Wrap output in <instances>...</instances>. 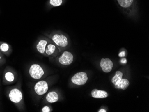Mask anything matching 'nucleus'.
I'll use <instances>...</instances> for the list:
<instances>
[{"mask_svg":"<svg viewBox=\"0 0 149 112\" xmlns=\"http://www.w3.org/2000/svg\"><path fill=\"white\" fill-rule=\"evenodd\" d=\"M88 76L85 72H79L74 74L71 79L72 82L77 85H83L87 83Z\"/></svg>","mask_w":149,"mask_h":112,"instance_id":"423d86ee","label":"nucleus"},{"mask_svg":"<svg viewBox=\"0 0 149 112\" xmlns=\"http://www.w3.org/2000/svg\"><path fill=\"white\" fill-rule=\"evenodd\" d=\"M49 89L48 83L44 80L39 81L34 85L35 93L38 96H42L47 93Z\"/></svg>","mask_w":149,"mask_h":112,"instance_id":"39448f33","label":"nucleus"},{"mask_svg":"<svg viewBox=\"0 0 149 112\" xmlns=\"http://www.w3.org/2000/svg\"><path fill=\"white\" fill-rule=\"evenodd\" d=\"M59 52H60V51L57 46L50 39L48 43L46 45L45 52L43 55L46 56H55Z\"/></svg>","mask_w":149,"mask_h":112,"instance_id":"0eeeda50","label":"nucleus"},{"mask_svg":"<svg viewBox=\"0 0 149 112\" xmlns=\"http://www.w3.org/2000/svg\"><path fill=\"white\" fill-rule=\"evenodd\" d=\"M129 85V81L126 79L122 78L116 84H114V87L116 89H120L125 90L127 89Z\"/></svg>","mask_w":149,"mask_h":112,"instance_id":"ddd939ff","label":"nucleus"},{"mask_svg":"<svg viewBox=\"0 0 149 112\" xmlns=\"http://www.w3.org/2000/svg\"><path fill=\"white\" fill-rule=\"evenodd\" d=\"M10 47L6 42H0V51L3 53H7L10 51Z\"/></svg>","mask_w":149,"mask_h":112,"instance_id":"dca6fc26","label":"nucleus"},{"mask_svg":"<svg viewBox=\"0 0 149 112\" xmlns=\"http://www.w3.org/2000/svg\"><path fill=\"white\" fill-rule=\"evenodd\" d=\"M91 95L93 98L97 99L105 98L108 96V93L106 91L97 89H93L91 92Z\"/></svg>","mask_w":149,"mask_h":112,"instance_id":"f8f14e48","label":"nucleus"},{"mask_svg":"<svg viewBox=\"0 0 149 112\" xmlns=\"http://www.w3.org/2000/svg\"><path fill=\"white\" fill-rule=\"evenodd\" d=\"M65 0H48L47 5L49 8L58 7L64 4Z\"/></svg>","mask_w":149,"mask_h":112,"instance_id":"4468645a","label":"nucleus"},{"mask_svg":"<svg viewBox=\"0 0 149 112\" xmlns=\"http://www.w3.org/2000/svg\"><path fill=\"white\" fill-rule=\"evenodd\" d=\"M115 1L119 7L128 15H132L136 12V0H115Z\"/></svg>","mask_w":149,"mask_h":112,"instance_id":"f03ea898","label":"nucleus"},{"mask_svg":"<svg viewBox=\"0 0 149 112\" xmlns=\"http://www.w3.org/2000/svg\"><path fill=\"white\" fill-rule=\"evenodd\" d=\"M9 97L11 102L16 104H23V96L22 92L17 88L11 89L9 93Z\"/></svg>","mask_w":149,"mask_h":112,"instance_id":"20e7f679","label":"nucleus"},{"mask_svg":"<svg viewBox=\"0 0 149 112\" xmlns=\"http://www.w3.org/2000/svg\"><path fill=\"white\" fill-rule=\"evenodd\" d=\"M100 66L104 72L109 73L113 69V62L109 58H102L100 61Z\"/></svg>","mask_w":149,"mask_h":112,"instance_id":"9d476101","label":"nucleus"},{"mask_svg":"<svg viewBox=\"0 0 149 112\" xmlns=\"http://www.w3.org/2000/svg\"><path fill=\"white\" fill-rule=\"evenodd\" d=\"M41 112H51V108L47 106H45L42 107L41 109Z\"/></svg>","mask_w":149,"mask_h":112,"instance_id":"a211bd4d","label":"nucleus"},{"mask_svg":"<svg viewBox=\"0 0 149 112\" xmlns=\"http://www.w3.org/2000/svg\"><path fill=\"white\" fill-rule=\"evenodd\" d=\"M99 112H107L105 109H101L100 110H99Z\"/></svg>","mask_w":149,"mask_h":112,"instance_id":"6ab92c4d","label":"nucleus"},{"mask_svg":"<svg viewBox=\"0 0 149 112\" xmlns=\"http://www.w3.org/2000/svg\"><path fill=\"white\" fill-rule=\"evenodd\" d=\"M123 72L120 71H117L116 72L115 75L112 79V82L114 85L123 78Z\"/></svg>","mask_w":149,"mask_h":112,"instance_id":"2eb2a0df","label":"nucleus"},{"mask_svg":"<svg viewBox=\"0 0 149 112\" xmlns=\"http://www.w3.org/2000/svg\"><path fill=\"white\" fill-rule=\"evenodd\" d=\"M2 59H3V56H2V54H1V51H0V61L2 60Z\"/></svg>","mask_w":149,"mask_h":112,"instance_id":"aec40b11","label":"nucleus"},{"mask_svg":"<svg viewBox=\"0 0 149 112\" xmlns=\"http://www.w3.org/2000/svg\"><path fill=\"white\" fill-rule=\"evenodd\" d=\"M29 74L32 78L38 80L43 77L45 72L41 65L37 63H33L31 64L29 67Z\"/></svg>","mask_w":149,"mask_h":112,"instance_id":"7ed1b4c3","label":"nucleus"},{"mask_svg":"<svg viewBox=\"0 0 149 112\" xmlns=\"http://www.w3.org/2000/svg\"><path fill=\"white\" fill-rule=\"evenodd\" d=\"M49 39L47 37L40 38L38 39L36 44V48L38 53L42 55H44L46 45L48 43Z\"/></svg>","mask_w":149,"mask_h":112,"instance_id":"1a4fd4ad","label":"nucleus"},{"mask_svg":"<svg viewBox=\"0 0 149 112\" xmlns=\"http://www.w3.org/2000/svg\"><path fill=\"white\" fill-rule=\"evenodd\" d=\"M46 102L49 103H53L58 102L59 100V96L56 92L52 91L49 92L45 97Z\"/></svg>","mask_w":149,"mask_h":112,"instance_id":"9b49d317","label":"nucleus"},{"mask_svg":"<svg viewBox=\"0 0 149 112\" xmlns=\"http://www.w3.org/2000/svg\"><path fill=\"white\" fill-rule=\"evenodd\" d=\"M74 56L68 51H64L58 58V62L61 65H69L73 61Z\"/></svg>","mask_w":149,"mask_h":112,"instance_id":"6e6552de","label":"nucleus"},{"mask_svg":"<svg viewBox=\"0 0 149 112\" xmlns=\"http://www.w3.org/2000/svg\"><path fill=\"white\" fill-rule=\"evenodd\" d=\"M45 35L57 46L60 51L62 49L67 48L69 45L68 37L61 32H53L49 35Z\"/></svg>","mask_w":149,"mask_h":112,"instance_id":"f257e3e1","label":"nucleus"},{"mask_svg":"<svg viewBox=\"0 0 149 112\" xmlns=\"http://www.w3.org/2000/svg\"><path fill=\"white\" fill-rule=\"evenodd\" d=\"M5 77L6 80L9 82H13L15 81V75L11 72H7L5 74Z\"/></svg>","mask_w":149,"mask_h":112,"instance_id":"f3484780","label":"nucleus"}]
</instances>
